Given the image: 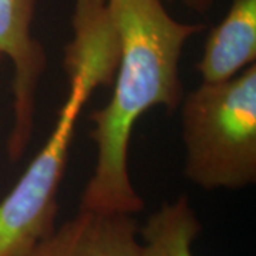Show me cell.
I'll return each mask as SVG.
<instances>
[{
  "mask_svg": "<svg viewBox=\"0 0 256 256\" xmlns=\"http://www.w3.org/2000/svg\"><path fill=\"white\" fill-rule=\"evenodd\" d=\"M107 4L120 56L110 101L90 114L97 162L82 191L80 210L134 216L144 201L128 171L131 134L150 110L164 107L172 114L180 108L184 46L204 26L175 20L161 0H107Z\"/></svg>",
  "mask_w": 256,
  "mask_h": 256,
  "instance_id": "6da1fadb",
  "label": "cell"
},
{
  "mask_svg": "<svg viewBox=\"0 0 256 256\" xmlns=\"http://www.w3.org/2000/svg\"><path fill=\"white\" fill-rule=\"evenodd\" d=\"M36 0H0V56L9 57L14 74L13 127L8 154L18 161L28 150L36 116L37 88L47 66L43 46L32 36Z\"/></svg>",
  "mask_w": 256,
  "mask_h": 256,
  "instance_id": "277c9868",
  "label": "cell"
},
{
  "mask_svg": "<svg viewBox=\"0 0 256 256\" xmlns=\"http://www.w3.org/2000/svg\"><path fill=\"white\" fill-rule=\"evenodd\" d=\"M185 176L202 190L256 181V64L224 82H202L180 104Z\"/></svg>",
  "mask_w": 256,
  "mask_h": 256,
  "instance_id": "3957f363",
  "label": "cell"
},
{
  "mask_svg": "<svg viewBox=\"0 0 256 256\" xmlns=\"http://www.w3.org/2000/svg\"><path fill=\"white\" fill-rule=\"evenodd\" d=\"M131 215L78 210L24 256H141Z\"/></svg>",
  "mask_w": 256,
  "mask_h": 256,
  "instance_id": "5b68a950",
  "label": "cell"
},
{
  "mask_svg": "<svg viewBox=\"0 0 256 256\" xmlns=\"http://www.w3.org/2000/svg\"><path fill=\"white\" fill-rule=\"evenodd\" d=\"M202 225L185 195L164 202L138 228L141 256H194L192 244Z\"/></svg>",
  "mask_w": 256,
  "mask_h": 256,
  "instance_id": "52a82bcc",
  "label": "cell"
},
{
  "mask_svg": "<svg viewBox=\"0 0 256 256\" xmlns=\"http://www.w3.org/2000/svg\"><path fill=\"white\" fill-rule=\"evenodd\" d=\"M73 30L64 50L68 92L54 128L0 201V256H24L57 228V195L78 117L94 90L114 80L120 43L107 0H76Z\"/></svg>",
  "mask_w": 256,
  "mask_h": 256,
  "instance_id": "7a4b0ae2",
  "label": "cell"
},
{
  "mask_svg": "<svg viewBox=\"0 0 256 256\" xmlns=\"http://www.w3.org/2000/svg\"><path fill=\"white\" fill-rule=\"evenodd\" d=\"M0 60H2V56H0Z\"/></svg>",
  "mask_w": 256,
  "mask_h": 256,
  "instance_id": "9c48e42d",
  "label": "cell"
},
{
  "mask_svg": "<svg viewBox=\"0 0 256 256\" xmlns=\"http://www.w3.org/2000/svg\"><path fill=\"white\" fill-rule=\"evenodd\" d=\"M256 62V0H234L206 37L196 70L204 82H224Z\"/></svg>",
  "mask_w": 256,
  "mask_h": 256,
  "instance_id": "8992f818",
  "label": "cell"
},
{
  "mask_svg": "<svg viewBox=\"0 0 256 256\" xmlns=\"http://www.w3.org/2000/svg\"><path fill=\"white\" fill-rule=\"evenodd\" d=\"M215 0H184V3L191 8L194 10H198V12H205L208 10L214 4Z\"/></svg>",
  "mask_w": 256,
  "mask_h": 256,
  "instance_id": "ba28073f",
  "label": "cell"
}]
</instances>
